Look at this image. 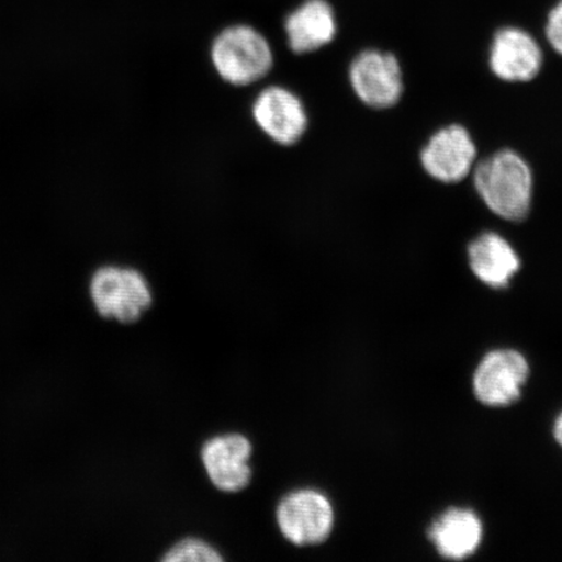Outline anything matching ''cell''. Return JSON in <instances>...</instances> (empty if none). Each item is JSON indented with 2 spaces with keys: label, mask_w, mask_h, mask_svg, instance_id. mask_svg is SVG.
I'll return each instance as SVG.
<instances>
[{
  "label": "cell",
  "mask_w": 562,
  "mask_h": 562,
  "mask_svg": "<svg viewBox=\"0 0 562 562\" xmlns=\"http://www.w3.org/2000/svg\"><path fill=\"white\" fill-rule=\"evenodd\" d=\"M474 187L492 213L505 221L521 222L530 213L532 172L516 151L501 150L477 164Z\"/></svg>",
  "instance_id": "6da1fadb"
},
{
  "label": "cell",
  "mask_w": 562,
  "mask_h": 562,
  "mask_svg": "<svg viewBox=\"0 0 562 562\" xmlns=\"http://www.w3.org/2000/svg\"><path fill=\"white\" fill-rule=\"evenodd\" d=\"M211 61L224 81L236 87L261 81L273 66V53L261 32L245 24L226 27L211 45Z\"/></svg>",
  "instance_id": "7a4b0ae2"
},
{
  "label": "cell",
  "mask_w": 562,
  "mask_h": 562,
  "mask_svg": "<svg viewBox=\"0 0 562 562\" xmlns=\"http://www.w3.org/2000/svg\"><path fill=\"white\" fill-rule=\"evenodd\" d=\"M90 294L98 313L122 323L137 322L153 304L149 283L128 267H102L91 279Z\"/></svg>",
  "instance_id": "3957f363"
},
{
  "label": "cell",
  "mask_w": 562,
  "mask_h": 562,
  "mask_svg": "<svg viewBox=\"0 0 562 562\" xmlns=\"http://www.w3.org/2000/svg\"><path fill=\"white\" fill-rule=\"evenodd\" d=\"M277 519L283 536L296 546H315L331 536L335 513L328 498L315 490L291 492L280 502Z\"/></svg>",
  "instance_id": "277c9868"
},
{
  "label": "cell",
  "mask_w": 562,
  "mask_h": 562,
  "mask_svg": "<svg viewBox=\"0 0 562 562\" xmlns=\"http://www.w3.org/2000/svg\"><path fill=\"white\" fill-rule=\"evenodd\" d=\"M349 81L360 101L372 109L393 108L404 93L403 69L396 56L375 48L356 56Z\"/></svg>",
  "instance_id": "5b68a950"
},
{
  "label": "cell",
  "mask_w": 562,
  "mask_h": 562,
  "mask_svg": "<svg viewBox=\"0 0 562 562\" xmlns=\"http://www.w3.org/2000/svg\"><path fill=\"white\" fill-rule=\"evenodd\" d=\"M529 375V362L519 351H490L474 372V395L477 402L486 406H509L521 398Z\"/></svg>",
  "instance_id": "8992f818"
},
{
  "label": "cell",
  "mask_w": 562,
  "mask_h": 562,
  "mask_svg": "<svg viewBox=\"0 0 562 562\" xmlns=\"http://www.w3.org/2000/svg\"><path fill=\"white\" fill-rule=\"evenodd\" d=\"M252 119L273 143L297 144L307 130V112L300 98L283 87H269L252 102Z\"/></svg>",
  "instance_id": "52a82bcc"
},
{
  "label": "cell",
  "mask_w": 562,
  "mask_h": 562,
  "mask_svg": "<svg viewBox=\"0 0 562 562\" xmlns=\"http://www.w3.org/2000/svg\"><path fill=\"white\" fill-rule=\"evenodd\" d=\"M476 146L462 125H449L428 139L420 153V164L435 180L454 184L472 172Z\"/></svg>",
  "instance_id": "ba28073f"
},
{
  "label": "cell",
  "mask_w": 562,
  "mask_h": 562,
  "mask_svg": "<svg viewBox=\"0 0 562 562\" xmlns=\"http://www.w3.org/2000/svg\"><path fill=\"white\" fill-rule=\"evenodd\" d=\"M543 66V52L529 32L505 26L492 40L490 67L498 79L527 82L536 79Z\"/></svg>",
  "instance_id": "9c48e42d"
},
{
  "label": "cell",
  "mask_w": 562,
  "mask_h": 562,
  "mask_svg": "<svg viewBox=\"0 0 562 562\" xmlns=\"http://www.w3.org/2000/svg\"><path fill=\"white\" fill-rule=\"evenodd\" d=\"M251 445L238 434L223 435L202 448V462L216 488L238 492L251 480Z\"/></svg>",
  "instance_id": "30bf717a"
},
{
  "label": "cell",
  "mask_w": 562,
  "mask_h": 562,
  "mask_svg": "<svg viewBox=\"0 0 562 562\" xmlns=\"http://www.w3.org/2000/svg\"><path fill=\"white\" fill-rule=\"evenodd\" d=\"M427 537L441 558L460 561L472 557L480 548L483 526L472 509L451 508L428 527Z\"/></svg>",
  "instance_id": "8fae6325"
},
{
  "label": "cell",
  "mask_w": 562,
  "mask_h": 562,
  "mask_svg": "<svg viewBox=\"0 0 562 562\" xmlns=\"http://www.w3.org/2000/svg\"><path fill=\"white\" fill-rule=\"evenodd\" d=\"M288 46L296 54L319 50L335 38L337 21L327 0H306L285 19Z\"/></svg>",
  "instance_id": "7c38bea8"
},
{
  "label": "cell",
  "mask_w": 562,
  "mask_h": 562,
  "mask_svg": "<svg viewBox=\"0 0 562 562\" xmlns=\"http://www.w3.org/2000/svg\"><path fill=\"white\" fill-rule=\"evenodd\" d=\"M468 255L474 276L495 290L507 288L521 269V259L516 250L496 232H484L474 238L469 245Z\"/></svg>",
  "instance_id": "4fadbf2b"
},
{
  "label": "cell",
  "mask_w": 562,
  "mask_h": 562,
  "mask_svg": "<svg viewBox=\"0 0 562 562\" xmlns=\"http://www.w3.org/2000/svg\"><path fill=\"white\" fill-rule=\"evenodd\" d=\"M222 557L215 548L199 539H186L180 543H176L170 551L165 554L164 561L167 562H186V561H203L213 562L222 561Z\"/></svg>",
  "instance_id": "5bb4252c"
},
{
  "label": "cell",
  "mask_w": 562,
  "mask_h": 562,
  "mask_svg": "<svg viewBox=\"0 0 562 562\" xmlns=\"http://www.w3.org/2000/svg\"><path fill=\"white\" fill-rule=\"evenodd\" d=\"M546 35L553 50L562 56V0L548 13Z\"/></svg>",
  "instance_id": "9a60e30c"
},
{
  "label": "cell",
  "mask_w": 562,
  "mask_h": 562,
  "mask_svg": "<svg viewBox=\"0 0 562 562\" xmlns=\"http://www.w3.org/2000/svg\"><path fill=\"white\" fill-rule=\"evenodd\" d=\"M553 437L554 440H557L559 442V446L562 448V413L560 414L558 419L554 420Z\"/></svg>",
  "instance_id": "2e32d148"
}]
</instances>
